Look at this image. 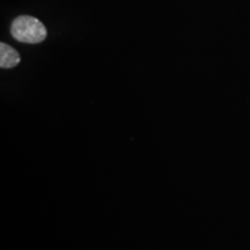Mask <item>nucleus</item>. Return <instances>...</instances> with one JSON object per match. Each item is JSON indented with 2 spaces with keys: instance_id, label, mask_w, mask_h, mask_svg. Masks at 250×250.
<instances>
[{
  "instance_id": "nucleus-1",
  "label": "nucleus",
  "mask_w": 250,
  "mask_h": 250,
  "mask_svg": "<svg viewBox=\"0 0 250 250\" xmlns=\"http://www.w3.org/2000/svg\"><path fill=\"white\" fill-rule=\"evenodd\" d=\"M11 34L19 42L39 44L46 39L48 30L39 19L30 15H21L12 22Z\"/></svg>"
},
{
  "instance_id": "nucleus-2",
  "label": "nucleus",
  "mask_w": 250,
  "mask_h": 250,
  "mask_svg": "<svg viewBox=\"0 0 250 250\" xmlns=\"http://www.w3.org/2000/svg\"><path fill=\"white\" fill-rule=\"evenodd\" d=\"M21 62V56L14 48L6 43H0V67L12 68Z\"/></svg>"
}]
</instances>
